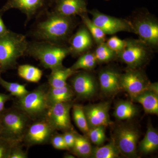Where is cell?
<instances>
[{
    "instance_id": "obj_1",
    "label": "cell",
    "mask_w": 158,
    "mask_h": 158,
    "mask_svg": "<svg viewBox=\"0 0 158 158\" xmlns=\"http://www.w3.org/2000/svg\"><path fill=\"white\" fill-rule=\"evenodd\" d=\"M72 17L46 10L36 18L28 35L34 40L60 44L68 37L73 28Z\"/></svg>"
},
{
    "instance_id": "obj_2",
    "label": "cell",
    "mask_w": 158,
    "mask_h": 158,
    "mask_svg": "<svg viewBox=\"0 0 158 158\" xmlns=\"http://www.w3.org/2000/svg\"><path fill=\"white\" fill-rule=\"evenodd\" d=\"M70 53L69 48L43 40L28 42L26 55L33 57L47 69H53L62 65V61Z\"/></svg>"
},
{
    "instance_id": "obj_3",
    "label": "cell",
    "mask_w": 158,
    "mask_h": 158,
    "mask_svg": "<svg viewBox=\"0 0 158 158\" xmlns=\"http://www.w3.org/2000/svg\"><path fill=\"white\" fill-rule=\"evenodd\" d=\"M28 42L26 36L10 30L0 37V67L2 73L15 67L18 59L26 55Z\"/></svg>"
},
{
    "instance_id": "obj_4",
    "label": "cell",
    "mask_w": 158,
    "mask_h": 158,
    "mask_svg": "<svg viewBox=\"0 0 158 158\" xmlns=\"http://www.w3.org/2000/svg\"><path fill=\"white\" fill-rule=\"evenodd\" d=\"M2 127L1 137L15 144H22L24 137L32 120L17 107L3 110L0 113Z\"/></svg>"
},
{
    "instance_id": "obj_5",
    "label": "cell",
    "mask_w": 158,
    "mask_h": 158,
    "mask_svg": "<svg viewBox=\"0 0 158 158\" xmlns=\"http://www.w3.org/2000/svg\"><path fill=\"white\" fill-rule=\"evenodd\" d=\"M49 86L43 85L18 98L16 107L32 121L45 117L49 106L48 91Z\"/></svg>"
},
{
    "instance_id": "obj_6",
    "label": "cell",
    "mask_w": 158,
    "mask_h": 158,
    "mask_svg": "<svg viewBox=\"0 0 158 158\" xmlns=\"http://www.w3.org/2000/svg\"><path fill=\"white\" fill-rule=\"evenodd\" d=\"M139 131L131 125H123L117 128L113 139L122 155L127 158L137 156Z\"/></svg>"
},
{
    "instance_id": "obj_7",
    "label": "cell",
    "mask_w": 158,
    "mask_h": 158,
    "mask_svg": "<svg viewBox=\"0 0 158 158\" xmlns=\"http://www.w3.org/2000/svg\"><path fill=\"white\" fill-rule=\"evenodd\" d=\"M53 0H8L0 9V15L11 9H18L27 16L25 25L30 21L51 8Z\"/></svg>"
},
{
    "instance_id": "obj_8",
    "label": "cell",
    "mask_w": 158,
    "mask_h": 158,
    "mask_svg": "<svg viewBox=\"0 0 158 158\" xmlns=\"http://www.w3.org/2000/svg\"><path fill=\"white\" fill-rule=\"evenodd\" d=\"M56 131L45 117L36 119L29 126L23 143L28 147L47 144Z\"/></svg>"
},
{
    "instance_id": "obj_9",
    "label": "cell",
    "mask_w": 158,
    "mask_h": 158,
    "mask_svg": "<svg viewBox=\"0 0 158 158\" xmlns=\"http://www.w3.org/2000/svg\"><path fill=\"white\" fill-rule=\"evenodd\" d=\"M73 105V102L69 101L58 103L49 107L45 117L56 131H73L70 117Z\"/></svg>"
},
{
    "instance_id": "obj_10",
    "label": "cell",
    "mask_w": 158,
    "mask_h": 158,
    "mask_svg": "<svg viewBox=\"0 0 158 158\" xmlns=\"http://www.w3.org/2000/svg\"><path fill=\"white\" fill-rule=\"evenodd\" d=\"M119 82L121 90L127 92L132 100L151 85L142 73L133 69L120 75Z\"/></svg>"
},
{
    "instance_id": "obj_11",
    "label": "cell",
    "mask_w": 158,
    "mask_h": 158,
    "mask_svg": "<svg viewBox=\"0 0 158 158\" xmlns=\"http://www.w3.org/2000/svg\"><path fill=\"white\" fill-rule=\"evenodd\" d=\"M91 14L92 21L106 34H113L121 31L135 32L134 26L126 20L109 16L98 11H92Z\"/></svg>"
},
{
    "instance_id": "obj_12",
    "label": "cell",
    "mask_w": 158,
    "mask_h": 158,
    "mask_svg": "<svg viewBox=\"0 0 158 158\" xmlns=\"http://www.w3.org/2000/svg\"><path fill=\"white\" fill-rule=\"evenodd\" d=\"M110 103L103 102L84 107L89 128L102 126L106 127L113 123L109 116Z\"/></svg>"
},
{
    "instance_id": "obj_13",
    "label": "cell",
    "mask_w": 158,
    "mask_h": 158,
    "mask_svg": "<svg viewBox=\"0 0 158 158\" xmlns=\"http://www.w3.org/2000/svg\"><path fill=\"white\" fill-rule=\"evenodd\" d=\"M75 73L71 81L72 89L75 94L81 99H89L95 96L97 85L93 77L85 73Z\"/></svg>"
},
{
    "instance_id": "obj_14",
    "label": "cell",
    "mask_w": 158,
    "mask_h": 158,
    "mask_svg": "<svg viewBox=\"0 0 158 158\" xmlns=\"http://www.w3.org/2000/svg\"><path fill=\"white\" fill-rule=\"evenodd\" d=\"M119 53L122 60L133 69L142 64L147 55L143 46L134 42H126L124 48Z\"/></svg>"
},
{
    "instance_id": "obj_15",
    "label": "cell",
    "mask_w": 158,
    "mask_h": 158,
    "mask_svg": "<svg viewBox=\"0 0 158 158\" xmlns=\"http://www.w3.org/2000/svg\"><path fill=\"white\" fill-rule=\"evenodd\" d=\"M52 11L67 17L82 15L86 11L85 0H53Z\"/></svg>"
},
{
    "instance_id": "obj_16",
    "label": "cell",
    "mask_w": 158,
    "mask_h": 158,
    "mask_svg": "<svg viewBox=\"0 0 158 158\" xmlns=\"http://www.w3.org/2000/svg\"><path fill=\"white\" fill-rule=\"evenodd\" d=\"M133 101L143 106L147 114H158V87L157 83L151 84L150 87L135 98Z\"/></svg>"
},
{
    "instance_id": "obj_17",
    "label": "cell",
    "mask_w": 158,
    "mask_h": 158,
    "mask_svg": "<svg viewBox=\"0 0 158 158\" xmlns=\"http://www.w3.org/2000/svg\"><path fill=\"white\" fill-rule=\"evenodd\" d=\"M135 32L145 43L156 45L158 42V25L155 22L149 19L139 20L134 26Z\"/></svg>"
},
{
    "instance_id": "obj_18",
    "label": "cell",
    "mask_w": 158,
    "mask_h": 158,
    "mask_svg": "<svg viewBox=\"0 0 158 158\" xmlns=\"http://www.w3.org/2000/svg\"><path fill=\"white\" fill-rule=\"evenodd\" d=\"M120 74L115 71L106 70L102 72L99 76L101 90L106 96H112L121 90Z\"/></svg>"
},
{
    "instance_id": "obj_19",
    "label": "cell",
    "mask_w": 158,
    "mask_h": 158,
    "mask_svg": "<svg viewBox=\"0 0 158 158\" xmlns=\"http://www.w3.org/2000/svg\"><path fill=\"white\" fill-rule=\"evenodd\" d=\"M92 44L91 35L88 29L82 27L79 29L70 39V53L78 55L88 49Z\"/></svg>"
},
{
    "instance_id": "obj_20",
    "label": "cell",
    "mask_w": 158,
    "mask_h": 158,
    "mask_svg": "<svg viewBox=\"0 0 158 158\" xmlns=\"http://www.w3.org/2000/svg\"><path fill=\"white\" fill-rule=\"evenodd\" d=\"M75 94L72 88L67 84L64 87L52 88L49 87L48 101L49 107L58 103L72 101Z\"/></svg>"
},
{
    "instance_id": "obj_21",
    "label": "cell",
    "mask_w": 158,
    "mask_h": 158,
    "mask_svg": "<svg viewBox=\"0 0 158 158\" xmlns=\"http://www.w3.org/2000/svg\"><path fill=\"white\" fill-rule=\"evenodd\" d=\"M51 70L52 72L48 77V85L52 88H60L67 85V79L77 72L70 68H65L63 65Z\"/></svg>"
},
{
    "instance_id": "obj_22",
    "label": "cell",
    "mask_w": 158,
    "mask_h": 158,
    "mask_svg": "<svg viewBox=\"0 0 158 158\" xmlns=\"http://www.w3.org/2000/svg\"><path fill=\"white\" fill-rule=\"evenodd\" d=\"M138 148L139 151L144 154L154 152L158 149V131L150 123L148 125L145 136L139 143Z\"/></svg>"
},
{
    "instance_id": "obj_23",
    "label": "cell",
    "mask_w": 158,
    "mask_h": 158,
    "mask_svg": "<svg viewBox=\"0 0 158 158\" xmlns=\"http://www.w3.org/2000/svg\"><path fill=\"white\" fill-rule=\"evenodd\" d=\"M138 108L128 101H120L115 106L114 116L118 120H130L138 114Z\"/></svg>"
},
{
    "instance_id": "obj_24",
    "label": "cell",
    "mask_w": 158,
    "mask_h": 158,
    "mask_svg": "<svg viewBox=\"0 0 158 158\" xmlns=\"http://www.w3.org/2000/svg\"><path fill=\"white\" fill-rule=\"evenodd\" d=\"M71 150L74 154L82 158L90 157L92 147L88 138L76 133V139L73 147Z\"/></svg>"
},
{
    "instance_id": "obj_25",
    "label": "cell",
    "mask_w": 158,
    "mask_h": 158,
    "mask_svg": "<svg viewBox=\"0 0 158 158\" xmlns=\"http://www.w3.org/2000/svg\"><path fill=\"white\" fill-rule=\"evenodd\" d=\"M120 154L114 141L112 140L106 145L102 147L92 148L90 157L93 158H116L120 156Z\"/></svg>"
},
{
    "instance_id": "obj_26",
    "label": "cell",
    "mask_w": 158,
    "mask_h": 158,
    "mask_svg": "<svg viewBox=\"0 0 158 158\" xmlns=\"http://www.w3.org/2000/svg\"><path fill=\"white\" fill-rule=\"evenodd\" d=\"M18 74L22 78L27 81L37 83L41 79L43 71L33 65L26 64L19 66Z\"/></svg>"
},
{
    "instance_id": "obj_27",
    "label": "cell",
    "mask_w": 158,
    "mask_h": 158,
    "mask_svg": "<svg viewBox=\"0 0 158 158\" xmlns=\"http://www.w3.org/2000/svg\"><path fill=\"white\" fill-rule=\"evenodd\" d=\"M73 116L74 121L77 127L85 136L87 135L89 128L85 112L84 107L81 105L73 104Z\"/></svg>"
},
{
    "instance_id": "obj_28",
    "label": "cell",
    "mask_w": 158,
    "mask_h": 158,
    "mask_svg": "<svg viewBox=\"0 0 158 158\" xmlns=\"http://www.w3.org/2000/svg\"><path fill=\"white\" fill-rule=\"evenodd\" d=\"M0 85L9 91L11 96L16 97L18 98L24 96L29 92L26 89L25 85L6 81L2 77L1 74H0Z\"/></svg>"
},
{
    "instance_id": "obj_29",
    "label": "cell",
    "mask_w": 158,
    "mask_h": 158,
    "mask_svg": "<svg viewBox=\"0 0 158 158\" xmlns=\"http://www.w3.org/2000/svg\"><path fill=\"white\" fill-rule=\"evenodd\" d=\"M97 61L94 54H85L80 57L70 68L74 71L81 69L90 70L95 67Z\"/></svg>"
},
{
    "instance_id": "obj_30",
    "label": "cell",
    "mask_w": 158,
    "mask_h": 158,
    "mask_svg": "<svg viewBox=\"0 0 158 158\" xmlns=\"http://www.w3.org/2000/svg\"><path fill=\"white\" fill-rule=\"evenodd\" d=\"M81 16L83 23L95 41L99 44L104 42L106 40V35L104 32L96 26L91 20L89 19L88 16L84 14L82 15Z\"/></svg>"
},
{
    "instance_id": "obj_31",
    "label": "cell",
    "mask_w": 158,
    "mask_h": 158,
    "mask_svg": "<svg viewBox=\"0 0 158 158\" xmlns=\"http://www.w3.org/2000/svg\"><path fill=\"white\" fill-rule=\"evenodd\" d=\"M105 128L102 126L91 128L86 136L94 144L98 146L102 145L106 140Z\"/></svg>"
},
{
    "instance_id": "obj_32",
    "label": "cell",
    "mask_w": 158,
    "mask_h": 158,
    "mask_svg": "<svg viewBox=\"0 0 158 158\" xmlns=\"http://www.w3.org/2000/svg\"><path fill=\"white\" fill-rule=\"evenodd\" d=\"M114 54L115 52L110 49L104 42L100 44L94 54L97 61L106 62L113 59L114 56Z\"/></svg>"
},
{
    "instance_id": "obj_33",
    "label": "cell",
    "mask_w": 158,
    "mask_h": 158,
    "mask_svg": "<svg viewBox=\"0 0 158 158\" xmlns=\"http://www.w3.org/2000/svg\"><path fill=\"white\" fill-rule=\"evenodd\" d=\"M15 144L10 140L0 137V158H9L12 147Z\"/></svg>"
},
{
    "instance_id": "obj_34",
    "label": "cell",
    "mask_w": 158,
    "mask_h": 158,
    "mask_svg": "<svg viewBox=\"0 0 158 158\" xmlns=\"http://www.w3.org/2000/svg\"><path fill=\"white\" fill-rule=\"evenodd\" d=\"M106 44L113 52L119 53L124 48L126 44V41L114 36L108 40Z\"/></svg>"
},
{
    "instance_id": "obj_35",
    "label": "cell",
    "mask_w": 158,
    "mask_h": 158,
    "mask_svg": "<svg viewBox=\"0 0 158 158\" xmlns=\"http://www.w3.org/2000/svg\"><path fill=\"white\" fill-rule=\"evenodd\" d=\"M50 142L56 149L69 150L65 144L62 135L55 132L51 138Z\"/></svg>"
},
{
    "instance_id": "obj_36",
    "label": "cell",
    "mask_w": 158,
    "mask_h": 158,
    "mask_svg": "<svg viewBox=\"0 0 158 158\" xmlns=\"http://www.w3.org/2000/svg\"><path fill=\"white\" fill-rule=\"evenodd\" d=\"M22 144H16L11 149L9 158H27V153L22 149Z\"/></svg>"
},
{
    "instance_id": "obj_37",
    "label": "cell",
    "mask_w": 158,
    "mask_h": 158,
    "mask_svg": "<svg viewBox=\"0 0 158 158\" xmlns=\"http://www.w3.org/2000/svg\"><path fill=\"white\" fill-rule=\"evenodd\" d=\"M63 139L66 146L69 150H71L74 144L76 139V133L73 131H65L62 135Z\"/></svg>"
},
{
    "instance_id": "obj_38",
    "label": "cell",
    "mask_w": 158,
    "mask_h": 158,
    "mask_svg": "<svg viewBox=\"0 0 158 158\" xmlns=\"http://www.w3.org/2000/svg\"><path fill=\"white\" fill-rule=\"evenodd\" d=\"M11 94H6L0 93V113L5 110L6 103L11 99Z\"/></svg>"
},
{
    "instance_id": "obj_39",
    "label": "cell",
    "mask_w": 158,
    "mask_h": 158,
    "mask_svg": "<svg viewBox=\"0 0 158 158\" xmlns=\"http://www.w3.org/2000/svg\"><path fill=\"white\" fill-rule=\"evenodd\" d=\"M2 16V15H0V37L4 36L9 31L5 25Z\"/></svg>"
},
{
    "instance_id": "obj_40",
    "label": "cell",
    "mask_w": 158,
    "mask_h": 158,
    "mask_svg": "<svg viewBox=\"0 0 158 158\" xmlns=\"http://www.w3.org/2000/svg\"><path fill=\"white\" fill-rule=\"evenodd\" d=\"M2 123H1V122L0 121V137L2 135Z\"/></svg>"
},
{
    "instance_id": "obj_41",
    "label": "cell",
    "mask_w": 158,
    "mask_h": 158,
    "mask_svg": "<svg viewBox=\"0 0 158 158\" xmlns=\"http://www.w3.org/2000/svg\"><path fill=\"white\" fill-rule=\"evenodd\" d=\"M1 73H2V72H1V67H0V74H1Z\"/></svg>"
}]
</instances>
